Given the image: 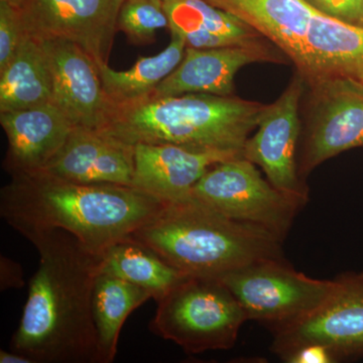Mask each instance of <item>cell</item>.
<instances>
[{"label":"cell","instance_id":"obj_19","mask_svg":"<svg viewBox=\"0 0 363 363\" xmlns=\"http://www.w3.org/2000/svg\"><path fill=\"white\" fill-rule=\"evenodd\" d=\"M314 80L351 77L363 81V28L315 11L307 39Z\"/></svg>","mask_w":363,"mask_h":363},{"label":"cell","instance_id":"obj_4","mask_svg":"<svg viewBox=\"0 0 363 363\" xmlns=\"http://www.w3.org/2000/svg\"><path fill=\"white\" fill-rule=\"evenodd\" d=\"M267 105L233 96L188 93L109 104L99 131L135 145H175L197 150L238 152L257 128Z\"/></svg>","mask_w":363,"mask_h":363},{"label":"cell","instance_id":"obj_26","mask_svg":"<svg viewBox=\"0 0 363 363\" xmlns=\"http://www.w3.org/2000/svg\"><path fill=\"white\" fill-rule=\"evenodd\" d=\"M317 11L331 18L363 28V0H307Z\"/></svg>","mask_w":363,"mask_h":363},{"label":"cell","instance_id":"obj_13","mask_svg":"<svg viewBox=\"0 0 363 363\" xmlns=\"http://www.w3.org/2000/svg\"><path fill=\"white\" fill-rule=\"evenodd\" d=\"M240 157L238 152L138 143L133 187L164 203L182 201L190 197L196 184L212 167Z\"/></svg>","mask_w":363,"mask_h":363},{"label":"cell","instance_id":"obj_25","mask_svg":"<svg viewBox=\"0 0 363 363\" xmlns=\"http://www.w3.org/2000/svg\"><path fill=\"white\" fill-rule=\"evenodd\" d=\"M26 35L21 9L0 1V71L13 58Z\"/></svg>","mask_w":363,"mask_h":363},{"label":"cell","instance_id":"obj_24","mask_svg":"<svg viewBox=\"0 0 363 363\" xmlns=\"http://www.w3.org/2000/svg\"><path fill=\"white\" fill-rule=\"evenodd\" d=\"M169 28V18L161 0H124L117 28L133 44H150L157 30Z\"/></svg>","mask_w":363,"mask_h":363},{"label":"cell","instance_id":"obj_18","mask_svg":"<svg viewBox=\"0 0 363 363\" xmlns=\"http://www.w3.org/2000/svg\"><path fill=\"white\" fill-rule=\"evenodd\" d=\"M172 35L187 48L214 49L260 42L262 35L233 14L206 0H162Z\"/></svg>","mask_w":363,"mask_h":363},{"label":"cell","instance_id":"obj_30","mask_svg":"<svg viewBox=\"0 0 363 363\" xmlns=\"http://www.w3.org/2000/svg\"><path fill=\"white\" fill-rule=\"evenodd\" d=\"M0 1L6 2L16 9H21L25 6L26 0H0Z\"/></svg>","mask_w":363,"mask_h":363},{"label":"cell","instance_id":"obj_3","mask_svg":"<svg viewBox=\"0 0 363 363\" xmlns=\"http://www.w3.org/2000/svg\"><path fill=\"white\" fill-rule=\"evenodd\" d=\"M131 238L187 276L220 279L253 262L284 257L283 240L195 198L167 203Z\"/></svg>","mask_w":363,"mask_h":363},{"label":"cell","instance_id":"obj_2","mask_svg":"<svg viewBox=\"0 0 363 363\" xmlns=\"http://www.w3.org/2000/svg\"><path fill=\"white\" fill-rule=\"evenodd\" d=\"M166 204L130 186L76 183L45 171L14 174L0 193V215L26 240L61 229L99 255Z\"/></svg>","mask_w":363,"mask_h":363},{"label":"cell","instance_id":"obj_11","mask_svg":"<svg viewBox=\"0 0 363 363\" xmlns=\"http://www.w3.org/2000/svg\"><path fill=\"white\" fill-rule=\"evenodd\" d=\"M305 79L297 73L285 92L267 105L250 136L242 157L260 167L274 188L306 204L308 189L298 174L297 145L301 133L300 102Z\"/></svg>","mask_w":363,"mask_h":363},{"label":"cell","instance_id":"obj_22","mask_svg":"<svg viewBox=\"0 0 363 363\" xmlns=\"http://www.w3.org/2000/svg\"><path fill=\"white\" fill-rule=\"evenodd\" d=\"M186 48L183 38L172 35L171 43L164 51L142 57L128 70H113L108 64L97 66L109 104H131L149 96L181 63Z\"/></svg>","mask_w":363,"mask_h":363},{"label":"cell","instance_id":"obj_17","mask_svg":"<svg viewBox=\"0 0 363 363\" xmlns=\"http://www.w3.org/2000/svg\"><path fill=\"white\" fill-rule=\"evenodd\" d=\"M9 140L4 168L11 175L40 171L65 145L75 126L56 104L1 112Z\"/></svg>","mask_w":363,"mask_h":363},{"label":"cell","instance_id":"obj_28","mask_svg":"<svg viewBox=\"0 0 363 363\" xmlns=\"http://www.w3.org/2000/svg\"><path fill=\"white\" fill-rule=\"evenodd\" d=\"M25 286L23 269L18 262L1 255L0 257V289H20Z\"/></svg>","mask_w":363,"mask_h":363},{"label":"cell","instance_id":"obj_20","mask_svg":"<svg viewBox=\"0 0 363 363\" xmlns=\"http://www.w3.org/2000/svg\"><path fill=\"white\" fill-rule=\"evenodd\" d=\"M52 102L51 69L42 43L26 33L11 61L0 71V113Z\"/></svg>","mask_w":363,"mask_h":363},{"label":"cell","instance_id":"obj_10","mask_svg":"<svg viewBox=\"0 0 363 363\" xmlns=\"http://www.w3.org/2000/svg\"><path fill=\"white\" fill-rule=\"evenodd\" d=\"M124 0H26L21 9L26 32L39 40L79 45L97 66L108 64Z\"/></svg>","mask_w":363,"mask_h":363},{"label":"cell","instance_id":"obj_32","mask_svg":"<svg viewBox=\"0 0 363 363\" xmlns=\"http://www.w3.org/2000/svg\"><path fill=\"white\" fill-rule=\"evenodd\" d=\"M161 1H162V0H161Z\"/></svg>","mask_w":363,"mask_h":363},{"label":"cell","instance_id":"obj_7","mask_svg":"<svg viewBox=\"0 0 363 363\" xmlns=\"http://www.w3.org/2000/svg\"><path fill=\"white\" fill-rule=\"evenodd\" d=\"M190 196L230 218L264 227L283 240L306 205L274 188L243 157L215 164Z\"/></svg>","mask_w":363,"mask_h":363},{"label":"cell","instance_id":"obj_29","mask_svg":"<svg viewBox=\"0 0 363 363\" xmlns=\"http://www.w3.org/2000/svg\"><path fill=\"white\" fill-rule=\"evenodd\" d=\"M0 362L1 363H35L30 357L21 354L16 351H0Z\"/></svg>","mask_w":363,"mask_h":363},{"label":"cell","instance_id":"obj_31","mask_svg":"<svg viewBox=\"0 0 363 363\" xmlns=\"http://www.w3.org/2000/svg\"><path fill=\"white\" fill-rule=\"evenodd\" d=\"M360 274V276H362V278H363V272H362V274Z\"/></svg>","mask_w":363,"mask_h":363},{"label":"cell","instance_id":"obj_5","mask_svg":"<svg viewBox=\"0 0 363 363\" xmlns=\"http://www.w3.org/2000/svg\"><path fill=\"white\" fill-rule=\"evenodd\" d=\"M149 325L188 354L233 348L247 314L220 279L186 276L157 301Z\"/></svg>","mask_w":363,"mask_h":363},{"label":"cell","instance_id":"obj_23","mask_svg":"<svg viewBox=\"0 0 363 363\" xmlns=\"http://www.w3.org/2000/svg\"><path fill=\"white\" fill-rule=\"evenodd\" d=\"M102 257V272L149 291L156 302L187 276L131 236L117 241Z\"/></svg>","mask_w":363,"mask_h":363},{"label":"cell","instance_id":"obj_6","mask_svg":"<svg viewBox=\"0 0 363 363\" xmlns=\"http://www.w3.org/2000/svg\"><path fill=\"white\" fill-rule=\"evenodd\" d=\"M247 314L271 329L290 323L323 304L337 279H317L297 272L284 257L253 262L220 278Z\"/></svg>","mask_w":363,"mask_h":363},{"label":"cell","instance_id":"obj_8","mask_svg":"<svg viewBox=\"0 0 363 363\" xmlns=\"http://www.w3.org/2000/svg\"><path fill=\"white\" fill-rule=\"evenodd\" d=\"M272 331V351L281 359L308 344L328 348L336 362L363 357L362 277L352 272L338 277L337 286L323 304Z\"/></svg>","mask_w":363,"mask_h":363},{"label":"cell","instance_id":"obj_27","mask_svg":"<svg viewBox=\"0 0 363 363\" xmlns=\"http://www.w3.org/2000/svg\"><path fill=\"white\" fill-rule=\"evenodd\" d=\"M284 362L291 363H331L335 357L328 348L319 344H308L298 347L283 358Z\"/></svg>","mask_w":363,"mask_h":363},{"label":"cell","instance_id":"obj_1","mask_svg":"<svg viewBox=\"0 0 363 363\" xmlns=\"http://www.w3.org/2000/svg\"><path fill=\"white\" fill-rule=\"evenodd\" d=\"M28 241L40 264L11 350L35 363H99L92 301L104 257L61 229Z\"/></svg>","mask_w":363,"mask_h":363},{"label":"cell","instance_id":"obj_12","mask_svg":"<svg viewBox=\"0 0 363 363\" xmlns=\"http://www.w3.org/2000/svg\"><path fill=\"white\" fill-rule=\"evenodd\" d=\"M47 55L52 80V104L75 128L99 130L109 101L97 65L79 45L65 40H40Z\"/></svg>","mask_w":363,"mask_h":363},{"label":"cell","instance_id":"obj_16","mask_svg":"<svg viewBox=\"0 0 363 363\" xmlns=\"http://www.w3.org/2000/svg\"><path fill=\"white\" fill-rule=\"evenodd\" d=\"M233 14L274 43L297 67L308 85L314 73L307 39L310 23L317 11L307 0H206Z\"/></svg>","mask_w":363,"mask_h":363},{"label":"cell","instance_id":"obj_9","mask_svg":"<svg viewBox=\"0 0 363 363\" xmlns=\"http://www.w3.org/2000/svg\"><path fill=\"white\" fill-rule=\"evenodd\" d=\"M310 88L301 178L340 152L363 145V81L338 76L322 79Z\"/></svg>","mask_w":363,"mask_h":363},{"label":"cell","instance_id":"obj_21","mask_svg":"<svg viewBox=\"0 0 363 363\" xmlns=\"http://www.w3.org/2000/svg\"><path fill=\"white\" fill-rule=\"evenodd\" d=\"M152 295L149 291L106 272H100L93 292L92 311L96 326L99 363L116 359L124 322Z\"/></svg>","mask_w":363,"mask_h":363},{"label":"cell","instance_id":"obj_15","mask_svg":"<svg viewBox=\"0 0 363 363\" xmlns=\"http://www.w3.org/2000/svg\"><path fill=\"white\" fill-rule=\"evenodd\" d=\"M40 171L76 183L133 187L135 145L99 130L75 128L58 154Z\"/></svg>","mask_w":363,"mask_h":363},{"label":"cell","instance_id":"obj_14","mask_svg":"<svg viewBox=\"0 0 363 363\" xmlns=\"http://www.w3.org/2000/svg\"><path fill=\"white\" fill-rule=\"evenodd\" d=\"M277 57L262 40L245 45L195 49L186 48L178 67L147 97H168L203 93L231 96L234 77L242 67Z\"/></svg>","mask_w":363,"mask_h":363}]
</instances>
